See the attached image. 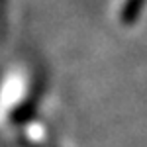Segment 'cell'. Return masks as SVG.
<instances>
[{"instance_id":"cell-1","label":"cell","mask_w":147,"mask_h":147,"mask_svg":"<svg viewBox=\"0 0 147 147\" xmlns=\"http://www.w3.org/2000/svg\"><path fill=\"white\" fill-rule=\"evenodd\" d=\"M143 2H145V0H127L125 10H124V20L125 22H134V20H136L139 10H141V6H143Z\"/></svg>"}]
</instances>
